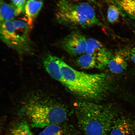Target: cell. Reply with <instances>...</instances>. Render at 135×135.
<instances>
[{
  "mask_svg": "<svg viewBox=\"0 0 135 135\" xmlns=\"http://www.w3.org/2000/svg\"><path fill=\"white\" fill-rule=\"evenodd\" d=\"M112 1L113 3L118 7L121 12L135 23V0Z\"/></svg>",
  "mask_w": 135,
  "mask_h": 135,
  "instance_id": "13",
  "label": "cell"
},
{
  "mask_svg": "<svg viewBox=\"0 0 135 135\" xmlns=\"http://www.w3.org/2000/svg\"><path fill=\"white\" fill-rule=\"evenodd\" d=\"M3 1H4V0H3Z\"/></svg>",
  "mask_w": 135,
  "mask_h": 135,
  "instance_id": "21",
  "label": "cell"
},
{
  "mask_svg": "<svg viewBox=\"0 0 135 135\" xmlns=\"http://www.w3.org/2000/svg\"><path fill=\"white\" fill-rule=\"evenodd\" d=\"M60 59L55 56L49 55L44 59L43 64L45 70L50 76L60 83L61 75L59 64Z\"/></svg>",
  "mask_w": 135,
  "mask_h": 135,
  "instance_id": "10",
  "label": "cell"
},
{
  "mask_svg": "<svg viewBox=\"0 0 135 135\" xmlns=\"http://www.w3.org/2000/svg\"><path fill=\"white\" fill-rule=\"evenodd\" d=\"M8 135H33L30 126L25 122L17 124L10 130Z\"/></svg>",
  "mask_w": 135,
  "mask_h": 135,
  "instance_id": "14",
  "label": "cell"
},
{
  "mask_svg": "<svg viewBox=\"0 0 135 135\" xmlns=\"http://www.w3.org/2000/svg\"><path fill=\"white\" fill-rule=\"evenodd\" d=\"M86 53L94 57L97 60V64L98 63L100 66L107 65L113 56L102 43L92 38H87Z\"/></svg>",
  "mask_w": 135,
  "mask_h": 135,
  "instance_id": "7",
  "label": "cell"
},
{
  "mask_svg": "<svg viewBox=\"0 0 135 135\" xmlns=\"http://www.w3.org/2000/svg\"><path fill=\"white\" fill-rule=\"evenodd\" d=\"M43 4V0H27L23 13L25 15V18L32 28Z\"/></svg>",
  "mask_w": 135,
  "mask_h": 135,
  "instance_id": "9",
  "label": "cell"
},
{
  "mask_svg": "<svg viewBox=\"0 0 135 135\" xmlns=\"http://www.w3.org/2000/svg\"><path fill=\"white\" fill-rule=\"evenodd\" d=\"M22 13L20 10L12 3L5 2L1 0L0 9V23L1 24L13 21L15 18Z\"/></svg>",
  "mask_w": 135,
  "mask_h": 135,
  "instance_id": "11",
  "label": "cell"
},
{
  "mask_svg": "<svg viewBox=\"0 0 135 135\" xmlns=\"http://www.w3.org/2000/svg\"><path fill=\"white\" fill-rule=\"evenodd\" d=\"M79 127L84 135H108L118 115L112 108L83 101L76 106Z\"/></svg>",
  "mask_w": 135,
  "mask_h": 135,
  "instance_id": "3",
  "label": "cell"
},
{
  "mask_svg": "<svg viewBox=\"0 0 135 135\" xmlns=\"http://www.w3.org/2000/svg\"><path fill=\"white\" fill-rule=\"evenodd\" d=\"M130 55L132 60L135 64V47L131 49L130 51Z\"/></svg>",
  "mask_w": 135,
  "mask_h": 135,
  "instance_id": "19",
  "label": "cell"
},
{
  "mask_svg": "<svg viewBox=\"0 0 135 135\" xmlns=\"http://www.w3.org/2000/svg\"><path fill=\"white\" fill-rule=\"evenodd\" d=\"M38 135H65L64 130L59 124L51 125L45 128Z\"/></svg>",
  "mask_w": 135,
  "mask_h": 135,
  "instance_id": "17",
  "label": "cell"
},
{
  "mask_svg": "<svg viewBox=\"0 0 135 135\" xmlns=\"http://www.w3.org/2000/svg\"><path fill=\"white\" fill-rule=\"evenodd\" d=\"M120 10L115 4L109 5L108 8L107 18L109 22L114 23L117 22L119 20L120 13Z\"/></svg>",
  "mask_w": 135,
  "mask_h": 135,
  "instance_id": "16",
  "label": "cell"
},
{
  "mask_svg": "<svg viewBox=\"0 0 135 135\" xmlns=\"http://www.w3.org/2000/svg\"><path fill=\"white\" fill-rule=\"evenodd\" d=\"M134 124L130 119L118 115L114 119L109 133L110 135H133Z\"/></svg>",
  "mask_w": 135,
  "mask_h": 135,
  "instance_id": "8",
  "label": "cell"
},
{
  "mask_svg": "<svg viewBox=\"0 0 135 135\" xmlns=\"http://www.w3.org/2000/svg\"><path fill=\"white\" fill-rule=\"evenodd\" d=\"M77 62L80 67L85 69L93 68L97 64V60L94 57L86 53L80 55Z\"/></svg>",
  "mask_w": 135,
  "mask_h": 135,
  "instance_id": "15",
  "label": "cell"
},
{
  "mask_svg": "<svg viewBox=\"0 0 135 135\" xmlns=\"http://www.w3.org/2000/svg\"><path fill=\"white\" fill-rule=\"evenodd\" d=\"M60 45L70 55H81L86 53L87 38L80 32L74 31L64 38L60 41Z\"/></svg>",
  "mask_w": 135,
  "mask_h": 135,
  "instance_id": "6",
  "label": "cell"
},
{
  "mask_svg": "<svg viewBox=\"0 0 135 135\" xmlns=\"http://www.w3.org/2000/svg\"><path fill=\"white\" fill-rule=\"evenodd\" d=\"M11 1L12 3L20 10L22 13H23L27 0H11Z\"/></svg>",
  "mask_w": 135,
  "mask_h": 135,
  "instance_id": "18",
  "label": "cell"
},
{
  "mask_svg": "<svg viewBox=\"0 0 135 135\" xmlns=\"http://www.w3.org/2000/svg\"><path fill=\"white\" fill-rule=\"evenodd\" d=\"M55 17L60 24L72 28H86L103 25L94 8L87 2L60 0L56 5Z\"/></svg>",
  "mask_w": 135,
  "mask_h": 135,
  "instance_id": "4",
  "label": "cell"
},
{
  "mask_svg": "<svg viewBox=\"0 0 135 135\" xmlns=\"http://www.w3.org/2000/svg\"><path fill=\"white\" fill-rule=\"evenodd\" d=\"M18 114L30 120L36 128H45L64 122L67 118L65 107L55 99L38 94H30L20 105Z\"/></svg>",
  "mask_w": 135,
  "mask_h": 135,
  "instance_id": "1",
  "label": "cell"
},
{
  "mask_svg": "<svg viewBox=\"0 0 135 135\" xmlns=\"http://www.w3.org/2000/svg\"><path fill=\"white\" fill-rule=\"evenodd\" d=\"M59 64L60 83L74 93L85 99L94 100L102 98L108 90L109 80L106 74L79 71L61 59Z\"/></svg>",
  "mask_w": 135,
  "mask_h": 135,
  "instance_id": "2",
  "label": "cell"
},
{
  "mask_svg": "<svg viewBox=\"0 0 135 135\" xmlns=\"http://www.w3.org/2000/svg\"><path fill=\"white\" fill-rule=\"evenodd\" d=\"M32 28L25 18L15 19L1 24L0 34L5 44L21 55L33 53V42L30 37Z\"/></svg>",
  "mask_w": 135,
  "mask_h": 135,
  "instance_id": "5",
  "label": "cell"
},
{
  "mask_svg": "<svg viewBox=\"0 0 135 135\" xmlns=\"http://www.w3.org/2000/svg\"><path fill=\"white\" fill-rule=\"evenodd\" d=\"M107 65L111 72L119 74L126 70L128 64L126 58L122 54L119 53L113 55L110 59Z\"/></svg>",
  "mask_w": 135,
  "mask_h": 135,
  "instance_id": "12",
  "label": "cell"
},
{
  "mask_svg": "<svg viewBox=\"0 0 135 135\" xmlns=\"http://www.w3.org/2000/svg\"><path fill=\"white\" fill-rule=\"evenodd\" d=\"M72 1H78V0H72ZM83 1H87L89 2H91L94 4H97V0H83Z\"/></svg>",
  "mask_w": 135,
  "mask_h": 135,
  "instance_id": "20",
  "label": "cell"
}]
</instances>
